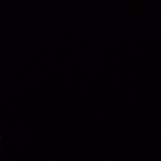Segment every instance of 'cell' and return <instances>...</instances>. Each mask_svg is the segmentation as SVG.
<instances>
[{
	"mask_svg": "<svg viewBox=\"0 0 161 161\" xmlns=\"http://www.w3.org/2000/svg\"><path fill=\"white\" fill-rule=\"evenodd\" d=\"M1 146H2V138L0 136V157H1Z\"/></svg>",
	"mask_w": 161,
	"mask_h": 161,
	"instance_id": "1",
	"label": "cell"
}]
</instances>
